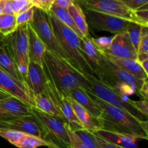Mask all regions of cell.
Listing matches in <instances>:
<instances>
[{"label": "cell", "instance_id": "1", "mask_svg": "<svg viewBox=\"0 0 148 148\" xmlns=\"http://www.w3.org/2000/svg\"><path fill=\"white\" fill-rule=\"evenodd\" d=\"M87 93L101 110V130L123 133L148 140L147 121H143L127 111L111 106L98 98L91 91Z\"/></svg>", "mask_w": 148, "mask_h": 148}, {"label": "cell", "instance_id": "2", "mask_svg": "<svg viewBox=\"0 0 148 148\" xmlns=\"http://www.w3.org/2000/svg\"><path fill=\"white\" fill-rule=\"evenodd\" d=\"M43 63L47 67L56 88L64 96L72 89L82 88L91 91L92 85L82 72L73 66L69 61L46 50Z\"/></svg>", "mask_w": 148, "mask_h": 148}, {"label": "cell", "instance_id": "3", "mask_svg": "<svg viewBox=\"0 0 148 148\" xmlns=\"http://www.w3.org/2000/svg\"><path fill=\"white\" fill-rule=\"evenodd\" d=\"M94 76L126 97L135 93L138 95L140 89L145 81L137 79L123 70L102 51L101 59L94 69Z\"/></svg>", "mask_w": 148, "mask_h": 148}, {"label": "cell", "instance_id": "4", "mask_svg": "<svg viewBox=\"0 0 148 148\" xmlns=\"http://www.w3.org/2000/svg\"><path fill=\"white\" fill-rule=\"evenodd\" d=\"M47 14L53 33L70 63L83 74L94 75L90 66L82 54L80 38L73 30L61 23L50 11Z\"/></svg>", "mask_w": 148, "mask_h": 148}, {"label": "cell", "instance_id": "5", "mask_svg": "<svg viewBox=\"0 0 148 148\" xmlns=\"http://www.w3.org/2000/svg\"><path fill=\"white\" fill-rule=\"evenodd\" d=\"M31 111L40 124L43 140L49 143V148H72L66 132V123L63 119L42 112L33 106H31Z\"/></svg>", "mask_w": 148, "mask_h": 148}, {"label": "cell", "instance_id": "6", "mask_svg": "<svg viewBox=\"0 0 148 148\" xmlns=\"http://www.w3.org/2000/svg\"><path fill=\"white\" fill-rule=\"evenodd\" d=\"M15 64L21 81L27 86L28 65V35L27 24L18 25L16 30L4 39Z\"/></svg>", "mask_w": 148, "mask_h": 148}, {"label": "cell", "instance_id": "7", "mask_svg": "<svg viewBox=\"0 0 148 148\" xmlns=\"http://www.w3.org/2000/svg\"><path fill=\"white\" fill-rule=\"evenodd\" d=\"M84 75L92 85L91 92L98 98L110 105L127 111L142 121H147V117L143 115L135 108L133 104L134 101L129 99L127 97L121 95L111 87L103 83L94 75L88 73H85Z\"/></svg>", "mask_w": 148, "mask_h": 148}, {"label": "cell", "instance_id": "8", "mask_svg": "<svg viewBox=\"0 0 148 148\" xmlns=\"http://www.w3.org/2000/svg\"><path fill=\"white\" fill-rule=\"evenodd\" d=\"M43 70L45 76V90L44 92L49 97L53 103L62 114V118L66 121V124L73 131L82 129V124L75 116L70 103L67 98L59 90L48 70L47 67L43 62Z\"/></svg>", "mask_w": 148, "mask_h": 148}, {"label": "cell", "instance_id": "9", "mask_svg": "<svg viewBox=\"0 0 148 148\" xmlns=\"http://www.w3.org/2000/svg\"><path fill=\"white\" fill-rule=\"evenodd\" d=\"M84 10H90L98 12L115 16L130 22L147 27L140 21L134 13L120 0H75Z\"/></svg>", "mask_w": 148, "mask_h": 148}, {"label": "cell", "instance_id": "10", "mask_svg": "<svg viewBox=\"0 0 148 148\" xmlns=\"http://www.w3.org/2000/svg\"><path fill=\"white\" fill-rule=\"evenodd\" d=\"M30 25L40 40L46 45L47 50L69 61L67 56L53 33L47 13L34 7V14Z\"/></svg>", "mask_w": 148, "mask_h": 148}, {"label": "cell", "instance_id": "11", "mask_svg": "<svg viewBox=\"0 0 148 148\" xmlns=\"http://www.w3.org/2000/svg\"><path fill=\"white\" fill-rule=\"evenodd\" d=\"M83 11L88 26L90 25L96 30L118 34L127 32L130 23L128 20L105 13L90 10H85Z\"/></svg>", "mask_w": 148, "mask_h": 148}, {"label": "cell", "instance_id": "12", "mask_svg": "<svg viewBox=\"0 0 148 148\" xmlns=\"http://www.w3.org/2000/svg\"><path fill=\"white\" fill-rule=\"evenodd\" d=\"M0 89L10 94L11 96L21 100L23 102L33 106V92L25 85L17 80L12 75L0 67Z\"/></svg>", "mask_w": 148, "mask_h": 148}, {"label": "cell", "instance_id": "13", "mask_svg": "<svg viewBox=\"0 0 148 148\" xmlns=\"http://www.w3.org/2000/svg\"><path fill=\"white\" fill-rule=\"evenodd\" d=\"M103 52L114 57L137 60V51L127 32L114 35L109 47Z\"/></svg>", "mask_w": 148, "mask_h": 148}, {"label": "cell", "instance_id": "14", "mask_svg": "<svg viewBox=\"0 0 148 148\" xmlns=\"http://www.w3.org/2000/svg\"><path fill=\"white\" fill-rule=\"evenodd\" d=\"M0 127L12 129L26 134L43 139V130L40 124L33 115L17 117L7 121L0 122Z\"/></svg>", "mask_w": 148, "mask_h": 148}, {"label": "cell", "instance_id": "15", "mask_svg": "<svg viewBox=\"0 0 148 148\" xmlns=\"http://www.w3.org/2000/svg\"><path fill=\"white\" fill-rule=\"evenodd\" d=\"M28 35V56L30 62H33L39 66H43V56L47 50L46 45L32 27L30 23H27Z\"/></svg>", "mask_w": 148, "mask_h": 148}, {"label": "cell", "instance_id": "16", "mask_svg": "<svg viewBox=\"0 0 148 148\" xmlns=\"http://www.w3.org/2000/svg\"><path fill=\"white\" fill-rule=\"evenodd\" d=\"M70 103L75 116L82 124V127L92 132H95L102 129V122L100 118L94 116L85 108L77 103L70 97H66Z\"/></svg>", "mask_w": 148, "mask_h": 148}, {"label": "cell", "instance_id": "17", "mask_svg": "<svg viewBox=\"0 0 148 148\" xmlns=\"http://www.w3.org/2000/svg\"><path fill=\"white\" fill-rule=\"evenodd\" d=\"M93 132L107 142L127 148H137V143L142 140L140 137L135 136L103 130H97Z\"/></svg>", "mask_w": 148, "mask_h": 148}, {"label": "cell", "instance_id": "18", "mask_svg": "<svg viewBox=\"0 0 148 148\" xmlns=\"http://www.w3.org/2000/svg\"><path fill=\"white\" fill-rule=\"evenodd\" d=\"M45 76L43 67L33 62L28 65L27 87L33 94L43 93L45 90Z\"/></svg>", "mask_w": 148, "mask_h": 148}, {"label": "cell", "instance_id": "19", "mask_svg": "<svg viewBox=\"0 0 148 148\" xmlns=\"http://www.w3.org/2000/svg\"><path fill=\"white\" fill-rule=\"evenodd\" d=\"M108 59L112 61L114 64L119 66L121 69L127 72V73L130 74L134 76V77L137 78L141 80H147L148 74L146 73L140 65V62L136 59H122V58L114 57V56H109L102 51Z\"/></svg>", "mask_w": 148, "mask_h": 148}, {"label": "cell", "instance_id": "20", "mask_svg": "<svg viewBox=\"0 0 148 148\" xmlns=\"http://www.w3.org/2000/svg\"><path fill=\"white\" fill-rule=\"evenodd\" d=\"M0 108L16 117L30 116L33 115L31 106L12 96L0 101Z\"/></svg>", "mask_w": 148, "mask_h": 148}, {"label": "cell", "instance_id": "21", "mask_svg": "<svg viewBox=\"0 0 148 148\" xmlns=\"http://www.w3.org/2000/svg\"><path fill=\"white\" fill-rule=\"evenodd\" d=\"M66 97H70L75 100L77 103L85 108L87 111H89L92 115L97 118H100L101 116V110L97 104L91 99L90 97L88 95L86 90L82 88H76L70 90Z\"/></svg>", "mask_w": 148, "mask_h": 148}, {"label": "cell", "instance_id": "22", "mask_svg": "<svg viewBox=\"0 0 148 148\" xmlns=\"http://www.w3.org/2000/svg\"><path fill=\"white\" fill-rule=\"evenodd\" d=\"M80 48L82 54L90 66L94 75V69L101 59V51L94 44L91 36L80 38Z\"/></svg>", "mask_w": 148, "mask_h": 148}, {"label": "cell", "instance_id": "23", "mask_svg": "<svg viewBox=\"0 0 148 148\" xmlns=\"http://www.w3.org/2000/svg\"><path fill=\"white\" fill-rule=\"evenodd\" d=\"M32 102H33V106L38 108L42 112L62 118V114L58 111L51 100L45 92L40 94H32Z\"/></svg>", "mask_w": 148, "mask_h": 148}, {"label": "cell", "instance_id": "24", "mask_svg": "<svg viewBox=\"0 0 148 148\" xmlns=\"http://www.w3.org/2000/svg\"><path fill=\"white\" fill-rule=\"evenodd\" d=\"M0 67L17 80L22 82L16 69L14 59L4 40L0 42Z\"/></svg>", "mask_w": 148, "mask_h": 148}, {"label": "cell", "instance_id": "25", "mask_svg": "<svg viewBox=\"0 0 148 148\" xmlns=\"http://www.w3.org/2000/svg\"><path fill=\"white\" fill-rule=\"evenodd\" d=\"M67 10L73 19L76 26L83 35L84 37L90 36L89 33V26L87 23L83 10L80 5L75 1L73 4L68 7Z\"/></svg>", "mask_w": 148, "mask_h": 148}, {"label": "cell", "instance_id": "26", "mask_svg": "<svg viewBox=\"0 0 148 148\" xmlns=\"http://www.w3.org/2000/svg\"><path fill=\"white\" fill-rule=\"evenodd\" d=\"M50 12L61 22L63 23L64 25L70 28L71 30H73L80 38H83V35L82 34L79 29L75 25V22H74L73 19L71 17L69 14V12H68L67 9L62 8V7H59V6L56 5V4H53L51 7Z\"/></svg>", "mask_w": 148, "mask_h": 148}, {"label": "cell", "instance_id": "27", "mask_svg": "<svg viewBox=\"0 0 148 148\" xmlns=\"http://www.w3.org/2000/svg\"><path fill=\"white\" fill-rule=\"evenodd\" d=\"M148 59V27L143 26L137 51V60L139 62Z\"/></svg>", "mask_w": 148, "mask_h": 148}, {"label": "cell", "instance_id": "28", "mask_svg": "<svg viewBox=\"0 0 148 148\" xmlns=\"http://www.w3.org/2000/svg\"><path fill=\"white\" fill-rule=\"evenodd\" d=\"M16 16L14 14H2L0 20V33L5 37L10 36L17 28Z\"/></svg>", "mask_w": 148, "mask_h": 148}, {"label": "cell", "instance_id": "29", "mask_svg": "<svg viewBox=\"0 0 148 148\" xmlns=\"http://www.w3.org/2000/svg\"><path fill=\"white\" fill-rule=\"evenodd\" d=\"M75 132V134L89 148H101L98 143L97 136L93 132L82 128Z\"/></svg>", "mask_w": 148, "mask_h": 148}, {"label": "cell", "instance_id": "30", "mask_svg": "<svg viewBox=\"0 0 148 148\" xmlns=\"http://www.w3.org/2000/svg\"><path fill=\"white\" fill-rule=\"evenodd\" d=\"M26 134L12 130V129L0 127V137L8 141L10 144L17 147Z\"/></svg>", "mask_w": 148, "mask_h": 148}, {"label": "cell", "instance_id": "31", "mask_svg": "<svg viewBox=\"0 0 148 148\" xmlns=\"http://www.w3.org/2000/svg\"><path fill=\"white\" fill-rule=\"evenodd\" d=\"M49 147V144L46 140L34 136L25 134L17 147L18 148H38L39 147Z\"/></svg>", "mask_w": 148, "mask_h": 148}, {"label": "cell", "instance_id": "32", "mask_svg": "<svg viewBox=\"0 0 148 148\" xmlns=\"http://www.w3.org/2000/svg\"><path fill=\"white\" fill-rule=\"evenodd\" d=\"M143 27V26L141 25L133 23V22H130L127 30L129 38H130V40H131L132 43L136 51H137V48H138Z\"/></svg>", "mask_w": 148, "mask_h": 148}, {"label": "cell", "instance_id": "33", "mask_svg": "<svg viewBox=\"0 0 148 148\" xmlns=\"http://www.w3.org/2000/svg\"><path fill=\"white\" fill-rule=\"evenodd\" d=\"M10 1L14 15L27 11L33 7L31 1L27 0H10Z\"/></svg>", "mask_w": 148, "mask_h": 148}, {"label": "cell", "instance_id": "34", "mask_svg": "<svg viewBox=\"0 0 148 148\" xmlns=\"http://www.w3.org/2000/svg\"><path fill=\"white\" fill-rule=\"evenodd\" d=\"M66 132L69 135L72 148H89L85 143H82V140L78 137V136L75 134V132L67 124H66Z\"/></svg>", "mask_w": 148, "mask_h": 148}, {"label": "cell", "instance_id": "35", "mask_svg": "<svg viewBox=\"0 0 148 148\" xmlns=\"http://www.w3.org/2000/svg\"><path fill=\"white\" fill-rule=\"evenodd\" d=\"M33 14H34V7H31L27 11L23 12L20 14H17L16 16V23L17 25H20L23 24H27L30 23L33 20Z\"/></svg>", "mask_w": 148, "mask_h": 148}, {"label": "cell", "instance_id": "36", "mask_svg": "<svg viewBox=\"0 0 148 148\" xmlns=\"http://www.w3.org/2000/svg\"><path fill=\"white\" fill-rule=\"evenodd\" d=\"M113 37H100L94 38H92V41L97 48L101 51H104L109 47Z\"/></svg>", "mask_w": 148, "mask_h": 148}, {"label": "cell", "instance_id": "37", "mask_svg": "<svg viewBox=\"0 0 148 148\" xmlns=\"http://www.w3.org/2000/svg\"><path fill=\"white\" fill-rule=\"evenodd\" d=\"M31 3L34 7L48 13L50 11L53 1L51 0H31Z\"/></svg>", "mask_w": 148, "mask_h": 148}, {"label": "cell", "instance_id": "38", "mask_svg": "<svg viewBox=\"0 0 148 148\" xmlns=\"http://www.w3.org/2000/svg\"><path fill=\"white\" fill-rule=\"evenodd\" d=\"M130 10L135 11L143 6L148 4V0H120Z\"/></svg>", "mask_w": 148, "mask_h": 148}, {"label": "cell", "instance_id": "39", "mask_svg": "<svg viewBox=\"0 0 148 148\" xmlns=\"http://www.w3.org/2000/svg\"><path fill=\"white\" fill-rule=\"evenodd\" d=\"M134 13L139 20L143 22L145 25L148 27V4L135 10Z\"/></svg>", "mask_w": 148, "mask_h": 148}, {"label": "cell", "instance_id": "40", "mask_svg": "<svg viewBox=\"0 0 148 148\" xmlns=\"http://www.w3.org/2000/svg\"><path fill=\"white\" fill-rule=\"evenodd\" d=\"M133 104L140 113L148 118V101L147 100L142 99L140 101H134Z\"/></svg>", "mask_w": 148, "mask_h": 148}, {"label": "cell", "instance_id": "41", "mask_svg": "<svg viewBox=\"0 0 148 148\" xmlns=\"http://www.w3.org/2000/svg\"><path fill=\"white\" fill-rule=\"evenodd\" d=\"M97 136V139H98V143L100 145V147L101 148H127V147H121V146L116 145L112 144V143H109V142H107L106 140H103L101 137H98V135Z\"/></svg>", "mask_w": 148, "mask_h": 148}, {"label": "cell", "instance_id": "42", "mask_svg": "<svg viewBox=\"0 0 148 148\" xmlns=\"http://www.w3.org/2000/svg\"><path fill=\"white\" fill-rule=\"evenodd\" d=\"M2 1L3 14H14L10 0H1Z\"/></svg>", "mask_w": 148, "mask_h": 148}, {"label": "cell", "instance_id": "43", "mask_svg": "<svg viewBox=\"0 0 148 148\" xmlns=\"http://www.w3.org/2000/svg\"><path fill=\"white\" fill-rule=\"evenodd\" d=\"M75 0H54L53 4L62 7V8L67 9L69 6L75 3Z\"/></svg>", "mask_w": 148, "mask_h": 148}, {"label": "cell", "instance_id": "44", "mask_svg": "<svg viewBox=\"0 0 148 148\" xmlns=\"http://www.w3.org/2000/svg\"><path fill=\"white\" fill-rule=\"evenodd\" d=\"M138 95L143 98V99L147 100L148 98V82L147 80L144 81L141 88L139 91Z\"/></svg>", "mask_w": 148, "mask_h": 148}, {"label": "cell", "instance_id": "45", "mask_svg": "<svg viewBox=\"0 0 148 148\" xmlns=\"http://www.w3.org/2000/svg\"><path fill=\"white\" fill-rule=\"evenodd\" d=\"M15 118H17V117L6 112L5 111H4V110L0 108V122L10 121V120L14 119Z\"/></svg>", "mask_w": 148, "mask_h": 148}, {"label": "cell", "instance_id": "46", "mask_svg": "<svg viewBox=\"0 0 148 148\" xmlns=\"http://www.w3.org/2000/svg\"><path fill=\"white\" fill-rule=\"evenodd\" d=\"M140 65L143 67V69H144L145 72L146 73L148 74V59H146V60L143 61L142 62H140Z\"/></svg>", "mask_w": 148, "mask_h": 148}, {"label": "cell", "instance_id": "47", "mask_svg": "<svg viewBox=\"0 0 148 148\" xmlns=\"http://www.w3.org/2000/svg\"><path fill=\"white\" fill-rule=\"evenodd\" d=\"M10 96H11V95H10V94L7 93L6 92L3 91L2 90L0 89V101H1V100L3 99H5V98H9V97Z\"/></svg>", "mask_w": 148, "mask_h": 148}, {"label": "cell", "instance_id": "48", "mask_svg": "<svg viewBox=\"0 0 148 148\" xmlns=\"http://www.w3.org/2000/svg\"><path fill=\"white\" fill-rule=\"evenodd\" d=\"M3 14V8H2V1L0 0V16Z\"/></svg>", "mask_w": 148, "mask_h": 148}, {"label": "cell", "instance_id": "49", "mask_svg": "<svg viewBox=\"0 0 148 148\" xmlns=\"http://www.w3.org/2000/svg\"><path fill=\"white\" fill-rule=\"evenodd\" d=\"M4 38H5V36H4V35H3V34H1V33H0V42H1V41H2V40H4Z\"/></svg>", "mask_w": 148, "mask_h": 148}, {"label": "cell", "instance_id": "50", "mask_svg": "<svg viewBox=\"0 0 148 148\" xmlns=\"http://www.w3.org/2000/svg\"><path fill=\"white\" fill-rule=\"evenodd\" d=\"M51 1H53H53H54V0H51Z\"/></svg>", "mask_w": 148, "mask_h": 148}, {"label": "cell", "instance_id": "51", "mask_svg": "<svg viewBox=\"0 0 148 148\" xmlns=\"http://www.w3.org/2000/svg\"><path fill=\"white\" fill-rule=\"evenodd\" d=\"M1 16H0V20H1Z\"/></svg>", "mask_w": 148, "mask_h": 148}, {"label": "cell", "instance_id": "52", "mask_svg": "<svg viewBox=\"0 0 148 148\" xmlns=\"http://www.w3.org/2000/svg\"><path fill=\"white\" fill-rule=\"evenodd\" d=\"M27 1H31V0H27Z\"/></svg>", "mask_w": 148, "mask_h": 148}]
</instances>
